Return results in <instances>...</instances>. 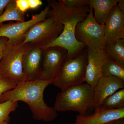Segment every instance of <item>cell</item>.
<instances>
[{"mask_svg": "<svg viewBox=\"0 0 124 124\" xmlns=\"http://www.w3.org/2000/svg\"><path fill=\"white\" fill-rule=\"evenodd\" d=\"M17 85L15 82L0 75V97L4 93L15 88Z\"/></svg>", "mask_w": 124, "mask_h": 124, "instance_id": "7402d4cb", "label": "cell"}, {"mask_svg": "<svg viewBox=\"0 0 124 124\" xmlns=\"http://www.w3.org/2000/svg\"><path fill=\"white\" fill-rule=\"evenodd\" d=\"M104 50L108 57L124 66V40L117 39L107 44Z\"/></svg>", "mask_w": 124, "mask_h": 124, "instance_id": "2e32d148", "label": "cell"}, {"mask_svg": "<svg viewBox=\"0 0 124 124\" xmlns=\"http://www.w3.org/2000/svg\"><path fill=\"white\" fill-rule=\"evenodd\" d=\"M100 107L107 110L124 108V89L119 90L107 98Z\"/></svg>", "mask_w": 124, "mask_h": 124, "instance_id": "d6986e66", "label": "cell"}, {"mask_svg": "<svg viewBox=\"0 0 124 124\" xmlns=\"http://www.w3.org/2000/svg\"><path fill=\"white\" fill-rule=\"evenodd\" d=\"M7 40L0 61V75L18 85L26 81L22 59L26 45L23 43V40L16 43H10Z\"/></svg>", "mask_w": 124, "mask_h": 124, "instance_id": "277c9868", "label": "cell"}, {"mask_svg": "<svg viewBox=\"0 0 124 124\" xmlns=\"http://www.w3.org/2000/svg\"><path fill=\"white\" fill-rule=\"evenodd\" d=\"M87 62V49L85 48L74 57L66 59L52 84L62 90L83 84Z\"/></svg>", "mask_w": 124, "mask_h": 124, "instance_id": "5b68a950", "label": "cell"}, {"mask_svg": "<svg viewBox=\"0 0 124 124\" xmlns=\"http://www.w3.org/2000/svg\"><path fill=\"white\" fill-rule=\"evenodd\" d=\"M124 88V81L115 76L102 77L93 89L94 108L100 107L103 101L117 90Z\"/></svg>", "mask_w": 124, "mask_h": 124, "instance_id": "7c38bea8", "label": "cell"}, {"mask_svg": "<svg viewBox=\"0 0 124 124\" xmlns=\"http://www.w3.org/2000/svg\"><path fill=\"white\" fill-rule=\"evenodd\" d=\"M47 2V6L50 9L47 17H53L57 22L63 26V29L55 40L42 48L44 49L54 46H62L67 51L66 59L74 57L86 46L84 44L78 41L75 32L77 24L85 19L90 8L87 6L79 8H70L55 0H49Z\"/></svg>", "mask_w": 124, "mask_h": 124, "instance_id": "6da1fadb", "label": "cell"}, {"mask_svg": "<svg viewBox=\"0 0 124 124\" xmlns=\"http://www.w3.org/2000/svg\"><path fill=\"white\" fill-rule=\"evenodd\" d=\"M52 80L39 79L25 81L18 84L14 88L4 93L0 97V103L6 101H22L29 106L33 118L38 121L50 122L57 116L54 107L46 105L44 99V93Z\"/></svg>", "mask_w": 124, "mask_h": 124, "instance_id": "7a4b0ae2", "label": "cell"}, {"mask_svg": "<svg viewBox=\"0 0 124 124\" xmlns=\"http://www.w3.org/2000/svg\"><path fill=\"white\" fill-rule=\"evenodd\" d=\"M59 2L70 8H79L88 6V0H59Z\"/></svg>", "mask_w": 124, "mask_h": 124, "instance_id": "44dd1931", "label": "cell"}, {"mask_svg": "<svg viewBox=\"0 0 124 124\" xmlns=\"http://www.w3.org/2000/svg\"><path fill=\"white\" fill-rule=\"evenodd\" d=\"M43 50L40 79L53 81L66 60L67 51L59 46H51Z\"/></svg>", "mask_w": 124, "mask_h": 124, "instance_id": "ba28073f", "label": "cell"}, {"mask_svg": "<svg viewBox=\"0 0 124 124\" xmlns=\"http://www.w3.org/2000/svg\"><path fill=\"white\" fill-rule=\"evenodd\" d=\"M29 9H35L42 5V2L40 0H28Z\"/></svg>", "mask_w": 124, "mask_h": 124, "instance_id": "cb8c5ba5", "label": "cell"}, {"mask_svg": "<svg viewBox=\"0 0 124 124\" xmlns=\"http://www.w3.org/2000/svg\"><path fill=\"white\" fill-rule=\"evenodd\" d=\"M8 21H16L20 22L25 21L24 13L18 8L15 0H10L5 11L0 16V25L2 23Z\"/></svg>", "mask_w": 124, "mask_h": 124, "instance_id": "e0dca14e", "label": "cell"}, {"mask_svg": "<svg viewBox=\"0 0 124 124\" xmlns=\"http://www.w3.org/2000/svg\"><path fill=\"white\" fill-rule=\"evenodd\" d=\"M48 6L39 14L32 16L30 20L23 22H10L0 25V37H5L8 42L16 43L23 39L24 35L32 26L45 20L49 11Z\"/></svg>", "mask_w": 124, "mask_h": 124, "instance_id": "9c48e42d", "label": "cell"}, {"mask_svg": "<svg viewBox=\"0 0 124 124\" xmlns=\"http://www.w3.org/2000/svg\"><path fill=\"white\" fill-rule=\"evenodd\" d=\"M15 1L17 7L22 12L24 13L30 9L28 0H15Z\"/></svg>", "mask_w": 124, "mask_h": 124, "instance_id": "603a6c76", "label": "cell"}, {"mask_svg": "<svg viewBox=\"0 0 124 124\" xmlns=\"http://www.w3.org/2000/svg\"><path fill=\"white\" fill-rule=\"evenodd\" d=\"M26 45L22 59L23 71L26 81L39 79L41 74L43 49L40 46Z\"/></svg>", "mask_w": 124, "mask_h": 124, "instance_id": "30bf717a", "label": "cell"}, {"mask_svg": "<svg viewBox=\"0 0 124 124\" xmlns=\"http://www.w3.org/2000/svg\"><path fill=\"white\" fill-rule=\"evenodd\" d=\"M0 124H8L7 121H2L0 122Z\"/></svg>", "mask_w": 124, "mask_h": 124, "instance_id": "f1b7e54d", "label": "cell"}, {"mask_svg": "<svg viewBox=\"0 0 124 124\" xmlns=\"http://www.w3.org/2000/svg\"><path fill=\"white\" fill-rule=\"evenodd\" d=\"M90 8V10L85 19L78 23L76 26V39L91 51H102L105 46L104 25L98 24L95 21L93 9Z\"/></svg>", "mask_w": 124, "mask_h": 124, "instance_id": "8992f818", "label": "cell"}, {"mask_svg": "<svg viewBox=\"0 0 124 124\" xmlns=\"http://www.w3.org/2000/svg\"><path fill=\"white\" fill-rule=\"evenodd\" d=\"M18 106L17 102L8 100L0 103V122H7L9 119L10 114L14 111Z\"/></svg>", "mask_w": 124, "mask_h": 124, "instance_id": "ffe728a7", "label": "cell"}, {"mask_svg": "<svg viewBox=\"0 0 124 124\" xmlns=\"http://www.w3.org/2000/svg\"><path fill=\"white\" fill-rule=\"evenodd\" d=\"M119 0H88V6L94 10V18L98 24H104L111 9Z\"/></svg>", "mask_w": 124, "mask_h": 124, "instance_id": "9a60e30c", "label": "cell"}, {"mask_svg": "<svg viewBox=\"0 0 124 124\" xmlns=\"http://www.w3.org/2000/svg\"><path fill=\"white\" fill-rule=\"evenodd\" d=\"M56 96L54 108L57 112L73 111L86 115L94 108L93 89L82 84L61 90Z\"/></svg>", "mask_w": 124, "mask_h": 124, "instance_id": "3957f363", "label": "cell"}, {"mask_svg": "<svg viewBox=\"0 0 124 124\" xmlns=\"http://www.w3.org/2000/svg\"><path fill=\"white\" fill-rule=\"evenodd\" d=\"M113 121H112V122H109V123H108V124H112V123H113Z\"/></svg>", "mask_w": 124, "mask_h": 124, "instance_id": "f546056e", "label": "cell"}, {"mask_svg": "<svg viewBox=\"0 0 124 124\" xmlns=\"http://www.w3.org/2000/svg\"><path fill=\"white\" fill-rule=\"evenodd\" d=\"M102 77L115 76L124 81V66L108 57L101 69Z\"/></svg>", "mask_w": 124, "mask_h": 124, "instance_id": "ac0fdd59", "label": "cell"}, {"mask_svg": "<svg viewBox=\"0 0 124 124\" xmlns=\"http://www.w3.org/2000/svg\"><path fill=\"white\" fill-rule=\"evenodd\" d=\"M87 49L88 62L85 70V81L93 89L102 77L101 69L108 55L104 50L94 52Z\"/></svg>", "mask_w": 124, "mask_h": 124, "instance_id": "4fadbf2b", "label": "cell"}, {"mask_svg": "<svg viewBox=\"0 0 124 124\" xmlns=\"http://www.w3.org/2000/svg\"><path fill=\"white\" fill-rule=\"evenodd\" d=\"M8 39L5 37H0V61L2 57V51Z\"/></svg>", "mask_w": 124, "mask_h": 124, "instance_id": "d4e9b609", "label": "cell"}, {"mask_svg": "<svg viewBox=\"0 0 124 124\" xmlns=\"http://www.w3.org/2000/svg\"><path fill=\"white\" fill-rule=\"evenodd\" d=\"M117 5L120 9L124 13V0H119V1L117 4Z\"/></svg>", "mask_w": 124, "mask_h": 124, "instance_id": "4316f807", "label": "cell"}, {"mask_svg": "<svg viewBox=\"0 0 124 124\" xmlns=\"http://www.w3.org/2000/svg\"><path fill=\"white\" fill-rule=\"evenodd\" d=\"M10 1V0H0V16L4 12L6 7Z\"/></svg>", "mask_w": 124, "mask_h": 124, "instance_id": "484cf974", "label": "cell"}, {"mask_svg": "<svg viewBox=\"0 0 124 124\" xmlns=\"http://www.w3.org/2000/svg\"><path fill=\"white\" fill-rule=\"evenodd\" d=\"M124 118V108L115 110H107L100 107L90 115L77 116L72 124H106Z\"/></svg>", "mask_w": 124, "mask_h": 124, "instance_id": "5bb4252c", "label": "cell"}, {"mask_svg": "<svg viewBox=\"0 0 124 124\" xmlns=\"http://www.w3.org/2000/svg\"><path fill=\"white\" fill-rule=\"evenodd\" d=\"M63 26L53 17L37 23L24 35L23 43L41 48L55 40L62 33Z\"/></svg>", "mask_w": 124, "mask_h": 124, "instance_id": "52a82bcc", "label": "cell"}, {"mask_svg": "<svg viewBox=\"0 0 124 124\" xmlns=\"http://www.w3.org/2000/svg\"><path fill=\"white\" fill-rule=\"evenodd\" d=\"M112 124H124V118L114 121Z\"/></svg>", "mask_w": 124, "mask_h": 124, "instance_id": "83f0119b", "label": "cell"}, {"mask_svg": "<svg viewBox=\"0 0 124 124\" xmlns=\"http://www.w3.org/2000/svg\"><path fill=\"white\" fill-rule=\"evenodd\" d=\"M104 25L105 45L117 39L124 40V13L117 4L111 9Z\"/></svg>", "mask_w": 124, "mask_h": 124, "instance_id": "8fae6325", "label": "cell"}]
</instances>
